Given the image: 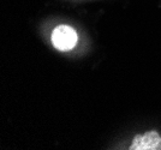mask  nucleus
<instances>
[{
    "instance_id": "obj_2",
    "label": "nucleus",
    "mask_w": 161,
    "mask_h": 150,
    "mask_svg": "<svg viewBox=\"0 0 161 150\" xmlns=\"http://www.w3.org/2000/svg\"><path fill=\"white\" fill-rule=\"evenodd\" d=\"M130 150H161V135L158 131L150 130L143 133L136 135L132 143L129 147Z\"/></svg>"
},
{
    "instance_id": "obj_1",
    "label": "nucleus",
    "mask_w": 161,
    "mask_h": 150,
    "mask_svg": "<svg viewBox=\"0 0 161 150\" xmlns=\"http://www.w3.org/2000/svg\"><path fill=\"white\" fill-rule=\"evenodd\" d=\"M51 41L54 48L61 52L71 51L77 46L78 36L72 27L67 24H60L55 28L51 36Z\"/></svg>"
}]
</instances>
